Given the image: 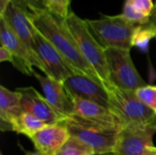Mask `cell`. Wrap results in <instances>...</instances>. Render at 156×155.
I'll list each match as a JSON object with an SVG mask.
<instances>
[{
  "instance_id": "cell-1",
  "label": "cell",
  "mask_w": 156,
  "mask_h": 155,
  "mask_svg": "<svg viewBox=\"0 0 156 155\" xmlns=\"http://www.w3.org/2000/svg\"><path fill=\"white\" fill-rule=\"evenodd\" d=\"M27 15L34 27L63 56L75 74L87 76L102 84L97 72L82 56L64 18L58 16L48 9L27 13Z\"/></svg>"
},
{
  "instance_id": "cell-2",
  "label": "cell",
  "mask_w": 156,
  "mask_h": 155,
  "mask_svg": "<svg viewBox=\"0 0 156 155\" xmlns=\"http://www.w3.org/2000/svg\"><path fill=\"white\" fill-rule=\"evenodd\" d=\"M62 122L71 137L89 146L94 153H113L122 125L92 122L76 115L67 117Z\"/></svg>"
},
{
  "instance_id": "cell-3",
  "label": "cell",
  "mask_w": 156,
  "mask_h": 155,
  "mask_svg": "<svg viewBox=\"0 0 156 155\" xmlns=\"http://www.w3.org/2000/svg\"><path fill=\"white\" fill-rule=\"evenodd\" d=\"M64 21L74 37L82 56L97 72L104 88L112 84L110 78L105 48L96 39L86 20L71 12L64 18Z\"/></svg>"
},
{
  "instance_id": "cell-4",
  "label": "cell",
  "mask_w": 156,
  "mask_h": 155,
  "mask_svg": "<svg viewBox=\"0 0 156 155\" xmlns=\"http://www.w3.org/2000/svg\"><path fill=\"white\" fill-rule=\"evenodd\" d=\"M110 100V111L122 125L153 123L156 114L149 109L133 90L121 89L114 84L105 87Z\"/></svg>"
},
{
  "instance_id": "cell-5",
  "label": "cell",
  "mask_w": 156,
  "mask_h": 155,
  "mask_svg": "<svg viewBox=\"0 0 156 155\" xmlns=\"http://www.w3.org/2000/svg\"><path fill=\"white\" fill-rule=\"evenodd\" d=\"M90 31L104 48L131 50L132 39L137 25L129 22L122 14L102 16L99 19L86 20Z\"/></svg>"
},
{
  "instance_id": "cell-6",
  "label": "cell",
  "mask_w": 156,
  "mask_h": 155,
  "mask_svg": "<svg viewBox=\"0 0 156 155\" xmlns=\"http://www.w3.org/2000/svg\"><path fill=\"white\" fill-rule=\"evenodd\" d=\"M105 54L112 84L133 91L147 85L133 64L131 50L109 48Z\"/></svg>"
},
{
  "instance_id": "cell-7",
  "label": "cell",
  "mask_w": 156,
  "mask_h": 155,
  "mask_svg": "<svg viewBox=\"0 0 156 155\" xmlns=\"http://www.w3.org/2000/svg\"><path fill=\"white\" fill-rule=\"evenodd\" d=\"M156 129L153 123L122 125L113 155H145L154 145Z\"/></svg>"
},
{
  "instance_id": "cell-8",
  "label": "cell",
  "mask_w": 156,
  "mask_h": 155,
  "mask_svg": "<svg viewBox=\"0 0 156 155\" xmlns=\"http://www.w3.org/2000/svg\"><path fill=\"white\" fill-rule=\"evenodd\" d=\"M34 39L35 51L45 67L47 76L63 83L75 74L63 56L37 29L34 33Z\"/></svg>"
},
{
  "instance_id": "cell-9",
  "label": "cell",
  "mask_w": 156,
  "mask_h": 155,
  "mask_svg": "<svg viewBox=\"0 0 156 155\" xmlns=\"http://www.w3.org/2000/svg\"><path fill=\"white\" fill-rule=\"evenodd\" d=\"M63 83L72 98L77 97L90 100L110 110L109 95L102 84L87 76L79 74H73Z\"/></svg>"
},
{
  "instance_id": "cell-10",
  "label": "cell",
  "mask_w": 156,
  "mask_h": 155,
  "mask_svg": "<svg viewBox=\"0 0 156 155\" xmlns=\"http://www.w3.org/2000/svg\"><path fill=\"white\" fill-rule=\"evenodd\" d=\"M33 76L39 82L44 96L48 103L64 120L73 114V100L67 91L64 83L59 82L49 76L38 74L35 71Z\"/></svg>"
},
{
  "instance_id": "cell-11",
  "label": "cell",
  "mask_w": 156,
  "mask_h": 155,
  "mask_svg": "<svg viewBox=\"0 0 156 155\" xmlns=\"http://www.w3.org/2000/svg\"><path fill=\"white\" fill-rule=\"evenodd\" d=\"M21 95V107L23 112L30 113L43 121L47 125L62 122L64 119L53 109L45 96H42L33 87L16 89Z\"/></svg>"
},
{
  "instance_id": "cell-12",
  "label": "cell",
  "mask_w": 156,
  "mask_h": 155,
  "mask_svg": "<svg viewBox=\"0 0 156 155\" xmlns=\"http://www.w3.org/2000/svg\"><path fill=\"white\" fill-rule=\"evenodd\" d=\"M0 17H3L5 20L10 28L23 41L32 54L37 57L35 51L34 39V33L36 29L28 17L27 12L15 0H13L7 6L4 15Z\"/></svg>"
},
{
  "instance_id": "cell-13",
  "label": "cell",
  "mask_w": 156,
  "mask_h": 155,
  "mask_svg": "<svg viewBox=\"0 0 156 155\" xmlns=\"http://www.w3.org/2000/svg\"><path fill=\"white\" fill-rule=\"evenodd\" d=\"M69 138L70 134L67 127L60 122L47 125L30 140L36 151L42 155H57Z\"/></svg>"
},
{
  "instance_id": "cell-14",
  "label": "cell",
  "mask_w": 156,
  "mask_h": 155,
  "mask_svg": "<svg viewBox=\"0 0 156 155\" xmlns=\"http://www.w3.org/2000/svg\"><path fill=\"white\" fill-rule=\"evenodd\" d=\"M0 40L1 46L7 48L16 59L25 62L32 68L37 67L44 73V75H46L45 67L39 58L32 54L3 17H0Z\"/></svg>"
},
{
  "instance_id": "cell-15",
  "label": "cell",
  "mask_w": 156,
  "mask_h": 155,
  "mask_svg": "<svg viewBox=\"0 0 156 155\" xmlns=\"http://www.w3.org/2000/svg\"><path fill=\"white\" fill-rule=\"evenodd\" d=\"M21 95L4 86L0 87V120L1 130L11 131L13 122L21 115Z\"/></svg>"
},
{
  "instance_id": "cell-16",
  "label": "cell",
  "mask_w": 156,
  "mask_h": 155,
  "mask_svg": "<svg viewBox=\"0 0 156 155\" xmlns=\"http://www.w3.org/2000/svg\"><path fill=\"white\" fill-rule=\"evenodd\" d=\"M72 100L74 103L73 115L92 122L122 125L120 120L109 109L96 102L80 98L73 97Z\"/></svg>"
},
{
  "instance_id": "cell-17",
  "label": "cell",
  "mask_w": 156,
  "mask_h": 155,
  "mask_svg": "<svg viewBox=\"0 0 156 155\" xmlns=\"http://www.w3.org/2000/svg\"><path fill=\"white\" fill-rule=\"evenodd\" d=\"M46 126L47 124L36 116L27 112H22L21 115L13 122L12 132L23 134L31 139Z\"/></svg>"
},
{
  "instance_id": "cell-18",
  "label": "cell",
  "mask_w": 156,
  "mask_h": 155,
  "mask_svg": "<svg viewBox=\"0 0 156 155\" xmlns=\"http://www.w3.org/2000/svg\"><path fill=\"white\" fill-rule=\"evenodd\" d=\"M93 153L94 152L89 146L70 136L57 155H92Z\"/></svg>"
},
{
  "instance_id": "cell-19",
  "label": "cell",
  "mask_w": 156,
  "mask_h": 155,
  "mask_svg": "<svg viewBox=\"0 0 156 155\" xmlns=\"http://www.w3.org/2000/svg\"><path fill=\"white\" fill-rule=\"evenodd\" d=\"M135 94L156 114V86L146 85L136 90Z\"/></svg>"
},
{
  "instance_id": "cell-20",
  "label": "cell",
  "mask_w": 156,
  "mask_h": 155,
  "mask_svg": "<svg viewBox=\"0 0 156 155\" xmlns=\"http://www.w3.org/2000/svg\"><path fill=\"white\" fill-rule=\"evenodd\" d=\"M123 16L131 23L134 24V25H143V24H146L148 22L151 21L152 16H146L141 13H139L137 10H135L128 2L125 1L124 4V7H123V13H122Z\"/></svg>"
},
{
  "instance_id": "cell-21",
  "label": "cell",
  "mask_w": 156,
  "mask_h": 155,
  "mask_svg": "<svg viewBox=\"0 0 156 155\" xmlns=\"http://www.w3.org/2000/svg\"><path fill=\"white\" fill-rule=\"evenodd\" d=\"M47 9L61 18H66L69 15V5L70 0H43Z\"/></svg>"
},
{
  "instance_id": "cell-22",
  "label": "cell",
  "mask_w": 156,
  "mask_h": 155,
  "mask_svg": "<svg viewBox=\"0 0 156 155\" xmlns=\"http://www.w3.org/2000/svg\"><path fill=\"white\" fill-rule=\"evenodd\" d=\"M126 2L139 13L146 16H152L155 8V4L153 0H126Z\"/></svg>"
},
{
  "instance_id": "cell-23",
  "label": "cell",
  "mask_w": 156,
  "mask_h": 155,
  "mask_svg": "<svg viewBox=\"0 0 156 155\" xmlns=\"http://www.w3.org/2000/svg\"><path fill=\"white\" fill-rule=\"evenodd\" d=\"M27 13L47 9L43 0H15Z\"/></svg>"
},
{
  "instance_id": "cell-24",
  "label": "cell",
  "mask_w": 156,
  "mask_h": 155,
  "mask_svg": "<svg viewBox=\"0 0 156 155\" xmlns=\"http://www.w3.org/2000/svg\"><path fill=\"white\" fill-rule=\"evenodd\" d=\"M15 59L16 58H15L14 55L7 48L1 46V48H0V61L1 62L7 61V62H10L12 65H14L15 64Z\"/></svg>"
},
{
  "instance_id": "cell-25",
  "label": "cell",
  "mask_w": 156,
  "mask_h": 155,
  "mask_svg": "<svg viewBox=\"0 0 156 155\" xmlns=\"http://www.w3.org/2000/svg\"><path fill=\"white\" fill-rule=\"evenodd\" d=\"M13 0H0V16L4 15L7 6Z\"/></svg>"
},
{
  "instance_id": "cell-26",
  "label": "cell",
  "mask_w": 156,
  "mask_h": 155,
  "mask_svg": "<svg viewBox=\"0 0 156 155\" xmlns=\"http://www.w3.org/2000/svg\"><path fill=\"white\" fill-rule=\"evenodd\" d=\"M20 147H21V150H23V151H24V153H25V154L26 155H42L40 153H38L37 151H35V152L26 151V150L23 148V146H20Z\"/></svg>"
},
{
  "instance_id": "cell-27",
  "label": "cell",
  "mask_w": 156,
  "mask_h": 155,
  "mask_svg": "<svg viewBox=\"0 0 156 155\" xmlns=\"http://www.w3.org/2000/svg\"><path fill=\"white\" fill-rule=\"evenodd\" d=\"M145 155H156V147L155 146H154L152 149H151V151H149Z\"/></svg>"
},
{
  "instance_id": "cell-28",
  "label": "cell",
  "mask_w": 156,
  "mask_h": 155,
  "mask_svg": "<svg viewBox=\"0 0 156 155\" xmlns=\"http://www.w3.org/2000/svg\"><path fill=\"white\" fill-rule=\"evenodd\" d=\"M92 155H113L112 153H93Z\"/></svg>"
},
{
  "instance_id": "cell-29",
  "label": "cell",
  "mask_w": 156,
  "mask_h": 155,
  "mask_svg": "<svg viewBox=\"0 0 156 155\" xmlns=\"http://www.w3.org/2000/svg\"><path fill=\"white\" fill-rule=\"evenodd\" d=\"M153 124H154V128L156 129V118H155V120L154 121V122H153Z\"/></svg>"
},
{
  "instance_id": "cell-30",
  "label": "cell",
  "mask_w": 156,
  "mask_h": 155,
  "mask_svg": "<svg viewBox=\"0 0 156 155\" xmlns=\"http://www.w3.org/2000/svg\"><path fill=\"white\" fill-rule=\"evenodd\" d=\"M0 155H3V154H2V153H1V154H0Z\"/></svg>"
},
{
  "instance_id": "cell-31",
  "label": "cell",
  "mask_w": 156,
  "mask_h": 155,
  "mask_svg": "<svg viewBox=\"0 0 156 155\" xmlns=\"http://www.w3.org/2000/svg\"><path fill=\"white\" fill-rule=\"evenodd\" d=\"M155 39H156V37H155Z\"/></svg>"
},
{
  "instance_id": "cell-32",
  "label": "cell",
  "mask_w": 156,
  "mask_h": 155,
  "mask_svg": "<svg viewBox=\"0 0 156 155\" xmlns=\"http://www.w3.org/2000/svg\"><path fill=\"white\" fill-rule=\"evenodd\" d=\"M70 1H71V0H70Z\"/></svg>"
}]
</instances>
